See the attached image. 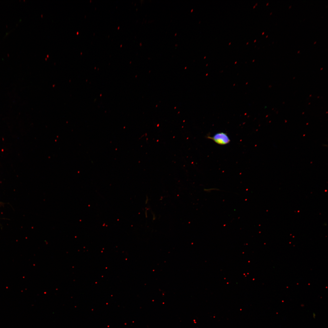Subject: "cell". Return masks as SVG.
Segmentation results:
<instances>
[{"mask_svg":"<svg viewBox=\"0 0 328 328\" xmlns=\"http://www.w3.org/2000/svg\"><path fill=\"white\" fill-rule=\"evenodd\" d=\"M316 43V42H315V43H314V44H315V43Z\"/></svg>","mask_w":328,"mask_h":328,"instance_id":"277c9868","label":"cell"},{"mask_svg":"<svg viewBox=\"0 0 328 328\" xmlns=\"http://www.w3.org/2000/svg\"><path fill=\"white\" fill-rule=\"evenodd\" d=\"M267 36H267L266 37H267Z\"/></svg>","mask_w":328,"mask_h":328,"instance_id":"8992f818","label":"cell"},{"mask_svg":"<svg viewBox=\"0 0 328 328\" xmlns=\"http://www.w3.org/2000/svg\"><path fill=\"white\" fill-rule=\"evenodd\" d=\"M291 6H289V8H290L291 7Z\"/></svg>","mask_w":328,"mask_h":328,"instance_id":"3957f363","label":"cell"},{"mask_svg":"<svg viewBox=\"0 0 328 328\" xmlns=\"http://www.w3.org/2000/svg\"><path fill=\"white\" fill-rule=\"evenodd\" d=\"M299 51H298V53H299Z\"/></svg>","mask_w":328,"mask_h":328,"instance_id":"7a4b0ae2","label":"cell"},{"mask_svg":"<svg viewBox=\"0 0 328 328\" xmlns=\"http://www.w3.org/2000/svg\"><path fill=\"white\" fill-rule=\"evenodd\" d=\"M207 138L213 140L216 143L221 145L228 144L230 142L227 134L223 132L216 133L212 137L208 136Z\"/></svg>","mask_w":328,"mask_h":328,"instance_id":"6da1fadb","label":"cell"},{"mask_svg":"<svg viewBox=\"0 0 328 328\" xmlns=\"http://www.w3.org/2000/svg\"><path fill=\"white\" fill-rule=\"evenodd\" d=\"M268 3L267 4V5H268Z\"/></svg>","mask_w":328,"mask_h":328,"instance_id":"5b68a950","label":"cell"}]
</instances>
